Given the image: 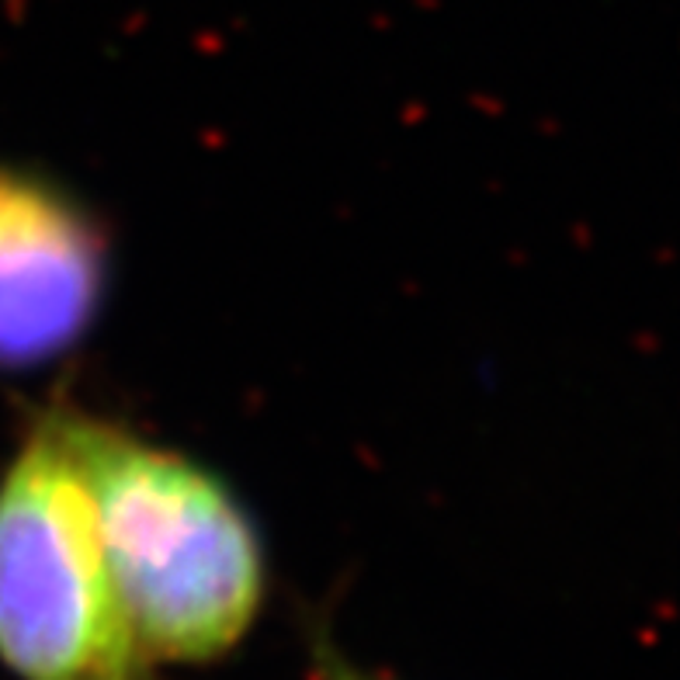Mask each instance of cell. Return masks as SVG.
Instances as JSON below:
<instances>
[{
  "mask_svg": "<svg viewBox=\"0 0 680 680\" xmlns=\"http://www.w3.org/2000/svg\"><path fill=\"white\" fill-rule=\"evenodd\" d=\"M104 559L153 664H212L254 629L264 545L233 490L195 458L63 403Z\"/></svg>",
  "mask_w": 680,
  "mask_h": 680,
  "instance_id": "obj_1",
  "label": "cell"
},
{
  "mask_svg": "<svg viewBox=\"0 0 680 680\" xmlns=\"http://www.w3.org/2000/svg\"><path fill=\"white\" fill-rule=\"evenodd\" d=\"M0 664L22 680H157L108 569L63 403L35 417L0 475Z\"/></svg>",
  "mask_w": 680,
  "mask_h": 680,
  "instance_id": "obj_2",
  "label": "cell"
},
{
  "mask_svg": "<svg viewBox=\"0 0 680 680\" xmlns=\"http://www.w3.org/2000/svg\"><path fill=\"white\" fill-rule=\"evenodd\" d=\"M108 288V236L39 171L0 163V369H35L77 344Z\"/></svg>",
  "mask_w": 680,
  "mask_h": 680,
  "instance_id": "obj_3",
  "label": "cell"
},
{
  "mask_svg": "<svg viewBox=\"0 0 680 680\" xmlns=\"http://www.w3.org/2000/svg\"><path fill=\"white\" fill-rule=\"evenodd\" d=\"M317 664H320V680H385L379 673L355 667L351 659H344L334 650H317Z\"/></svg>",
  "mask_w": 680,
  "mask_h": 680,
  "instance_id": "obj_4",
  "label": "cell"
}]
</instances>
